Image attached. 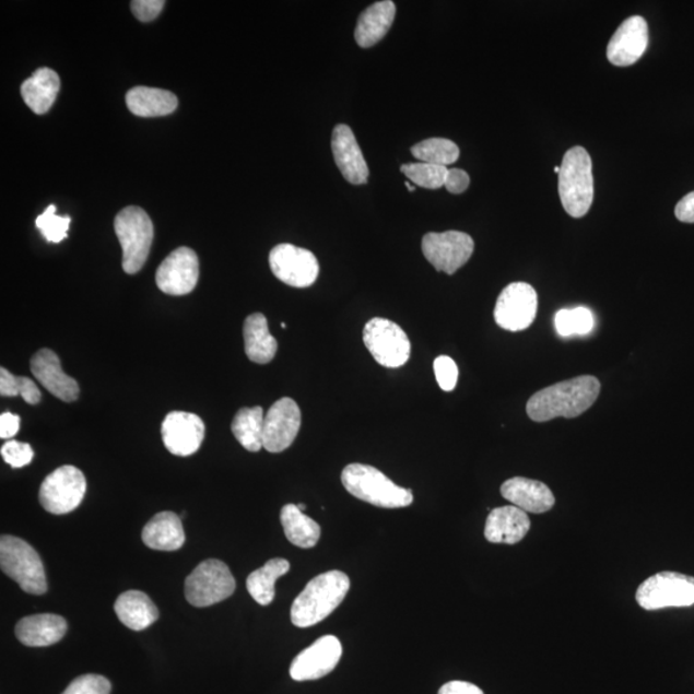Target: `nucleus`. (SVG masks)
I'll list each match as a JSON object with an SVG mask.
<instances>
[{"label": "nucleus", "mask_w": 694, "mask_h": 694, "mask_svg": "<svg viewBox=\"0 0 694 694\" xmlns=\"http://www.w3.org/2000/svg\"><path fill=\"white\" fill-rule=\"evenodd\" d=\"M16 637L27 647H48L60 642L66 632L68 623L60 615L54 613H40L21 619L16 625Z\"/></svg>", "instance_id": "obj_23"}, {"label": "nucleus", "mask_w": 694, "mask_h": 694, "mask_svg": "<svg viewBox=\"0 0 694 694\" xmlns=\"http://www.w3.org/2000/svg\"><path fill=\"white\" fill-rule=\"evenodd\" d=\"M675 216L682 223H694V191L678 202Z\"/></svg>", "instance_id": "obj_45"}, {"label": "nucleus", "mask_w": 694, "mask_h": 694, "mask_svg": "<svg viewBox=\"0 0 694 694\" xmlns=\"http://www.w3.org/2000/svg\"><path fill=\"white\" fill-rule=\"evenodd\" d=\"M342 656V646L334 635H325L295 657L290 675L296 682L317 681L338 667Z\"/></svg>", "instance_id": "obj_15"}, {"label": "nucleus", "mask_w": 694, "mask_h": 694, "mask_svg": "<svg viewBox=\"0 0 694 694\" xmlns=\"http://www.w3.org/2000/svg\"><path fill=\"white\" fill-rule=\"evenodd\" d=\"M349 589V576L336 569L314 577L292 604V624L310 627L321 623L339 608Z\"/></svg>", "instance_id": "obj_2"}, {"label": "nucleus", "mask_w": 694, "mask_h": 694, "mask_svg": "<svg viewBox=\"0 0 694 694\" xmlns=\"http://www.w3.org/2000/svg\"><path fill=\"white\" fill-rule=\"evenodd\" d=\"M111 683L96 674H86L74 679L62 694H109Z\"/></svg>", "instance_id": "obj_37"}, {"label": "nucleus", "mask_w": 694, "mask_h": 694, "mask_svg": "<svg viewBox=\"0 0 694 694\" xmlns=\"http://www.w3.org/2000/svg\"><path fill=\"white\" fill-rule=\"evenodd\" d=\"M438 694H485L478 685L469 682H449L444 684Z\"/></svg>", "instance_id": "obj_46"}, {"label": "nucleus", "mask_w": 694, "mask_h": 694, "mask_svg": "<svg viewBox=\"0 0 694 694\" xmlns=\"http://www.w3.org/2000/svg\"><path fill=\"white\" fill-rule=\"evenodd\" d=\"M115 612L121 623L134 632L148 630L160 616L156 604L139 590H128L120 595L115 602Z\"/></svg>", "instance_id": "obj_26"}, {"label": "nucleus", "mask_w": 694, "mask_h": 694, "mask_svg": "<svg viewBox=\"0 0 694 694\" xmlns=\"http://www.w3.org/2000/svg\"><path fill=\"white\" fill-rule=\"evenodd\" d=\"M436 381L444 391H452L458 383V367L449 356H438L434 362Z\"/></svg>", "instance_id": "obj_39"}, {"label": "nucleus", "mask_w": 694, "mask_h": 694, "mask_svg": "<svg viewBox=\"0 0 694 694\" xmlns=\"http://www.w3.org/2000/svg\"><path fill=\"white\" fill-rule=\"evenodd\" d=\"M86 493L84 473L74 466H62L43 481L39 501L52 515H66L82 504Z\"/></svg>", "instance_id": "obj_10"}, {"label": "nucleus", "mask_w": 694, "mask_h": 694, "mask_svg": "<svg viewBox=\"0 0 694 694\" xmlns=\"http://www.w3.org/2000/svg\"><path fill=\"white\" fill-rule=\"evenodd\" d=\"M368 352L386 368H399L411 357V341L403 328L385 318H374L364 327Z\"/></svg>", "instance_id": "obj_9"}, {"label": "nucleus", "mask_w": 694, "mask_h": 694, "mask_svg": "<svg viewBox=\"0 0 694 694\" xmlns=\"http://www.w3.org/2000/svg\"><path fill=\"white\" fill-rule=\"evenodd\" d=\"M130 5L137 20L151 22L163 11L165 2L164 0H134Z\"/></svg>", "instance_id": "obj_40"}, {"label": "nucleus", "mask_w": 694, "mask_h": 694, "mask_svg": "<svg viewBox=\"0 0 694 694\" xmlns=\"http://www.w3.org/2000/svg\"><path fill=\"white\" fill-rule=\"evenodd\" d=\"M19 377L13 376L10 370L0 368V396L3 398L19 397Z\"/></svg>", "instance_id": "obj_43"}, {"label": "nucleus", "mask_w": 694, "mask_h": 694, "mask_svg": "<svg viewBox=\"0 0 694 694\" xmlns=\"http://www.w3.org/2000/svg\"><path fill=\"white\" fill-rule=\"evenodd\" d=\"M396 14L397 7L391 0L377 2L365 10L355 28V40L360 47L369 48L381 42L389 33Z\"/></svg>", "instance_id": "obj_25"}, {"label": "nucleus", "mask_w": 694, "mask_h": 694, "mask_svg": "<svg viewBox=\"0 0 694 694\" xmlns=\"http://www.w3.org/2000/svg\"><path fill=\"white\" fill-rule=\"evenodd\" d=\"M127 106L139 118H160L177 109L178 98L169 91L136 86L127 94Z\"/></svg>", "instance_id": "obj_28"}, {"label": "nucleus", "mask_w": 694, "mask_h": 694, "mask_svg": "<svg viewBox=\"0 0 694 694\" xmlns=\"http://www.w3.org/2000/svg\"><path fill=\"white\" fill-rule=\"evenodd\" d=\"M332 152L334 163L339 166L343 178L355 186L367 183L369 177L368 165L365 163L353 130L348 126H342L341 123V126L333 129Z\"/></svg>", "instance_id": "obj_20"}, {"label": "nucleus", "mask_w": 694, "mask_h": 694, "mask_svg": "<svg viewBox=\"0 0 694 694\" xmlns=\"http://www.w3.org/2000/svg\"><path fill=\"white\" fill-rule=\"evenodd\" d=\"M405 186L409 189V191L414 192V187L411 185V183L407 181Z\"/></svg>", "instance_id": "obj_47"}, {"label": "nucleus", "mask_w": 694, "mask_h": 694, "mask_svg": "<svg viewBox=\"0 0 694 694\" xmlns=\"http://www.w3.org/2000/svg\"><path fill=\"white\" fill-rule=\"evenodd\" d=\"M297 507H298L299 510H303V513L306 509L305 504H297Z\"/></svg>", "instance_id": "obj_48"}, {"label": "nucleus", "mask_w": 694, "mask_h": 694, "mask_svg": "<svg viewBox=\"0 0 694 694\" xmlns=\"http://www.w3.org/2000/svg\"><path fill=\"white\" fill-rule=\"evenodd\" d=\"M245 352L254 363L268 364L274 360L278 342L269 332L264 314L248 316L244 325Z\"/></svg>", "instance_id": "obj_29"}, {"label": "nucleus", "mask_w": 694, "mask_h": 694, "mask_svg": "<svg viewBox=\"0 0 694 694\" xmlns=\"http://www.w3.org/2000/svg\"><path fill=\"white\" fill-rule=\"evenodd\" d=\"M281 522L290 543L304 550L318 544L321 534L320 526L299 510L297 504H286L282 508Z\"/></svg>", "instance_id": "obj_30"}, {"label": "nucleus", "mask_w": 694, "mask_h": 694, "mask_svg": "<svg viewBox=\"0 0 694 694\" xmlns=\"http://www.w3.org/2000/svg\"><path fill=\"white\" fill-rule=\"evenodd\" d=\"M302 427V411L295 400L282 398L270 407L264 420L262 445L269 452L289 449Z\"/></svg>", "instance_id": "obj_16"}, {"label": "nucleus", "mask_w": 694, "mask_h": 694, "mask_svg": "<svg viewBox=\"0 0 694 694\" xmlns=\"http://www.w3.org/2000/svg\"><path fill=\"white\" fill-rule=\"evenodd\" d=\"M343 487L355 498L379 508H405L413 503L409 489L400 487L381 471L368 464L353 463L343 469Z\"/></svg>", "instance_id": "obj_3"}, {"label": "nucleus", "mask_w": 694, "mask_h": 694, "mask_svg": "<svg viewBox=\"0 0 694 694\" xmlns=\"http://www.w3.org/2000/svg\"><path fill=\"white\" fill-rule=\"evenodd\" d=\"M470 175L462 169H449L444 187L452 195L463 193L470 187Z\"/></svg>", "instance_id": "obj_41"}, {"label": "nucleus", "mask_w": 694, "mask_h": 694, "mask_svg": "<svg viewBox=\"0 0 694 694\" xmlns=\"http://www.w3.org/2000/svg\"><path fill=\"white\" fill-rule=\"evenodd\" d=\"M142 540L151 550L164 552L180 550L186 542L180 517L169 510L157 514L144 526Z\"/></svg>", "instance_id": "obj_24"}, {"label": "nucleus", "mask_w": 694, "mask_h": 694, "mask_svg": "<svg viewBox=\"0 0 694 694\" xmlns=\"http://www.w3.org/2000/svg\"><path fill=\"white\" fill-rule=\"evenodd\" d=\"M200 277V261L189 247H179L167 257L157 269V287L166 295L191 294Z\"/></svg>", "instance_id": "obj_14"}, {"label": "nucleus", "mask_w": 694, "mask_h": 694, "mask_svg": "<svg viewBox=\"0 0 694 694\" xmlns=\"http://www.w3.org/2000/svg\"><path fill=\"white\" fill-rule=\"evenodd\" d=\"M412 155L421 163L448 167L459 158L460 151L449 139L430 138L413 145Z\"/></svg>", "instance_id": "obj_33"}, {"label": "nucleus", "mask_w": 694, "mask_h": 694, "mask_svg": "<svg viewBox=\"0 0 694 694\" xmlns=\"http://www.w3.org/2000/svg\"><path fill=\"white\" fill-rule=\"evenodd\" d=\"M17 391L19 396L24 399L27 404L36 405L40 403L42 392L33 379L19 377Z\"/></svg>", "instance_id": "obj_42"}, {"label": "nucleus", "mask_w": 694, "mask_h": 694, "mask_svg": "<svg viewBox=\"0 0 694 694\" xmlns=\"http://www.w3.org/2000/svg\"><path fill=\"white\" fill-rule=\"evenodd\" d=\"M281 327L283 328V330H286L287 328L286 324H282Z\"/></svg>", "instance_id": "obj_49"}, {"label": "nucleus", "mask_w": 694, "mask_h": 694, "mask_svg": "<svg viewBox=\"0 0 694 694\" xmlns=\"http://www.w3.org/2000/svg\"><path fill=\"white\" fill-rule=\"evenodd\" d=\"M264 411L261 407L239 409L232 422V433L243 447L252 452L264 448Z\"/></svg>", "instance_id": "obj_32"}, {"label": "nucleus", "mask_w": 694, "mask_h": 694, "mask_svg": "<svg viewBox=\"0 0 694 694\" xmlns=\"http://www.w3.org/2000/svg\"><path fill=\"white\" fill-rule=\"evenodd\" d=\"M60 86L57 72L42 68L22 83L21 96L33 113L44 115L54 106Z\"/></svg>", "instance_id": "obj_27"}, {"label": "nucleus", "mask_w": 694, "mask_h": 694, "mask_svg": "<svg viewBox=\"0 0 694 694\" xmlns=\"http://www.w3.org/2000/svg\"><path fill=\"white\" fill-rule=\"evenodd\" d=\"M56 210L55 204H49L35 221L36 228L40 231L43 237L50 244H60L64 238H68L71 223L70 216H58L56 215Z\"/></svg>", "instance_id": "obj_36"}, {"label": "nucleus", "mask_w": 694, "mask_h": 694, "mask_svg": "<svg viewBox=\"0 0 694 694\" xmlns=\"http://www.w3.org/2000/svg\"><path fill=\"white\" fill-rule=\"evenodd\" d=\"M555 331L561 338L572 336H587L595 328V317L588 308L564 309L555 314Z\"/></svg>", "instance_id": "obj_34"}, {"label": "nucleus", "mask_w": 694, "mask_h": 694, "mask_svg": "<svg viewBox=\"0 0 694 694\" xmlns=\"http://www.w3.org/2000/svg\"><path fill=\"white\" fill-rule=\"evenodd\" d=\"M530 526V518L522 509L504 506L491 510L484 534L487 542L514 545L528 534Z\"/></svg>", "instance_id": "obj_22"}, {"label": "nucleus", "mask_w": 694, "mask_h": 694, "mask_svg": "<svg viewBox=\"0 0 694 694\" xmlns=\"http://www.w3.org/2000/svg\"><path fill=\"white\" fill-rule=\"evenodd\" d=\"M504 499L526 514H544L554 507L555 498L544 482L525 478L509 479L501 487Z\"/></svg>", "instance_id": "obj_21"}, {"label": "nucleus", "mask_w": 694, "mask_h": 694, "mask_svg": "<svg viewBox=\"0 0 694 694\" xmlns=\"http://www.w3.org/2000/svg\"><path fill=\"white\" fill-rule=\"evenodd\" d=\"M235 590L236 580L230 567L222 561L208 560L187 577L185 595L195 608H209L225 601Z\"/></svg>", "instance_id": "obj_8"}, {"label": "nucleus", "mask_w": 694, "mask_h": 694, "mask_svg": "<svg viewBox=\"0 0 694 694\" xmlns=\"http://www.w3.org/2000/svg\"><path fill=\"white\" fill-rule=\"evenodd\" d=\"M648 47L647 21L640 16L627 19L613 34L608 57L612 64L625 68L640 60Z\"/></svg>", "instance_id": "obj_18"}, {"label": "nucleus", "mask_w": 694, "mask_h": 694, "mask_svg": "<svg viewBox=\"0 0 694 694\" xmlns=\"http://www.w3.org/2000/svg\"><path fill=\"white\" fill-rule=\"evenodd\" d=\"M290 562L284 558H273L264 566L247 577L246 587L255 602L269 605L274 601L275 583L281 576L290 572Z\"/></svg>", "instance_id": "obj_31"}, {"label": "nucleus", "mask_w": 694, "mask_h": 694, "mask_svg": "<svg viewBox=\"0 0 694 694\" xmlns=\"http://www.w3.org/2000/svg\"><path fill=\"white\" fill-rule=\"evenodd\" d=\"M32 374L44 389L54 397L72 403L78 400L80 389L74 378L64 374L60 357L50 349H42L32 357Z\"/></svg>", "instance_id": "obj_19"}, {"label": "nucleus", "mask_w": 694, "mask_h": 694, "mask_svg": "<svg viewBox=\"0 0 694 694\" xmlns=\"http://www.w3.org/2000/svg\"><path fill=\"white\" fill-rule=\"evenodd\" d=\"M558 174L562 207L573 217H583L593 203L595 179L589 153L583 148L566 152Z\"/></svg>", "instance_id": "obj_4"}, {"label": "nucleus", "mask_w": 694, "mask_h": 694, "mask_svg": "<svg viewBox=\"0 0 694 694\" xmlns=\"http://www.w3.org/2000/svg\"><path fill=\"white\" fill-rule=\"evenodd\" d=\"M401 173L414 183L415 186L438 189L444 187L447 179L448 167L426 163L404 164L400 167Z\"/></svg>", "instance_id": "obj_35"}, {"label": "nucleus", "mask_w": 694, "mask_h": 694, "mask_svg": "<svg viewBox=\"0 0 694 694\" xmlns=\"http://www.w3.org/2000/svg\"><path fill=\"white\" fill-rule=\"evenodd\" d=\"M538 295L528 283L515 282L502 291L494 309V319L503 330L520 332L534 324Z\"/></svg>", "instance_id": "obj_11"}, {"label": "nucleus", "mask_w": 694, "mask_h": 694, "mask_svg": "<svg viewBox=\"0 0 694 694\" xmlns=\"http://www.w3.org/2000/svg\"><path fill=\"white\" fill-rule=\"evenodd\" d=\"M635 599L647 611L691 608L694 604V577L671 572L656 574L640 584Z\"/></svg>", "instance_id": "obj_7"}, {"label": "nucleus", "mask_w": 694, "mask_h": 694, "mask_svg": "<svg viewBox=\"0 0 694 694\" xmlns=\"http://www.w3.org/2000/svg\"><path fill=\"white\" fill-rule=\"evenodd\" d=\"M599 392L601 383L596 377H576L534 393L526 405V412L534 422H548L558 416L576 419L596 403Z\"/></svg>", "instance_id": "obj_1"}, {"label": "nucleus", "mask_w": 694, "mask_h": 694, "mask_svg": "<svg viewBox=\"0 0 694 694\" xmlns=\"http://www.w3.org/2000/svg\"><path fill=\"white\" fill-rule=\"evenodd\" d=\"M161 435L172 455L189 457L201 448L204 423L197 414L175 411L165 416Z\"/></svg>", "instance_id": "obj_17"}, {"label": "nucleus", "mask_w": 694, "mask_h": 694, "mask_svg": "<svg viewBox=\"0 0 694 694\" xmlns=\"http://www.w3.org/2000/svg\"><path fill=\"white\" fill-rule=\"evenodd\" d=\"M474 243L467 233L448 231L427 233L422 239V252L430 264L449 275L466 266L472 257Z\"/></svg>", "instance_id": "obj_12"}, {"label": "nucleus", "mask_w": 694, "mask_h": 694, "mask_svg": "<svg viewBox=\"0 0 694 694\" xmlns=\"http://www.w3.org/2000/svg\"><path fill=\"white\" fill-rule=\"evenodd\" d=\"M20 416L10 412L0 415V437L12 438L19 434Z\"/></svg>", "instance_id": "obj_44"}, {"label": "nucleus", "mask_w": 694, "mask_h": 694, "mask_svg": "<svg viewBox=\"0 0 694 694\" xmlns=\"http://www.w3.org/2000/svg\"><path fill=\"white\" fill-rule=\"evenodd\" d=\"M114 224L122 248L123 272L136 274L149 259L153 240L151 219L143 209L129 207L116 215Z\"/></svg>", "instance_id": "obj_6"}, {"label": "nucleus", "mask_w": 694, "mask_h": 694, "mask_svg": "<svg viewBox=\"0 0 694 694\" xmlns=\"http://www.w3.org/2000/svg\"><path fill=\"white\" fill-rule=\"evenodd\" d=\"M0 452H2L4 462L9 463L12 469H22V467L31 464L34 458L31 445L17 440L7 442Z\"/></svg>", "instance_id": "obj_38"}, {"label": "nucleus", "mask_w": 694, "mask_h": 694, "mask_svg": "<svg viewBox=\"0 0 694 694\" xmlns=\"http://www.w3.org/2000/svg\"><path fill=\"white\" fill-rule=\"evenodd\" d=\"M269 266L278 280L296 289L310 287L319 275L316 255L290 244L278 245L270 251Z\"/></svg>", "instance_id": "obj_13"}, {"label": "nucleus", "mask_w": 694, "mask_h": 694, "mask_svg": "<svg viewBox=\"0 0 694 694\" xmlns=\"http://www.w3.org/2000/svg\"><path fill=\"white\" fill-rule=\"evenodd\" d=\"M0 566L3 573L16 581L28 595L46 593V569L39 554L31 544L16 537L3 536L0 539Z\"/></svg>", "instance_id": "obj_5"}]
</instances>
